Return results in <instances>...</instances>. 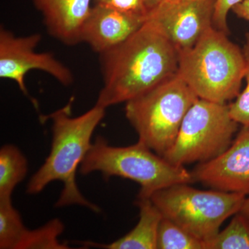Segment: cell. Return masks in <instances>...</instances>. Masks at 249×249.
Returning a JSON list of instances; mask_svg holds the SVG:
<instances>
[{"instance_id":"cell-17","label":"cell","mask_w":249,"mask_h":249,"mask_svg":"<svg viewBox=\"0 0 249 249\" xmlns=\"http://www.w3.org/2000/svg\"><path fill=\"white\" fill-rule=\"evenodd\" d=\"M26 229L11 199H0V249H17Z\"/></svg>"},{"instance_id":"cell-14","label":"cell","mask_w":249,"mask_h":249,"mask_svg":"<svg viewBox=\"0 0 249 249\" xmlns=\"http://www.w3.org/2000/svg\"><path fill=\"white\" fill-rule=\"evenodd\" d=\"M28 171L25 156L16 145L8 144L0 150V199H11L16 187Z\"/></svg>"},{"instance_id":"cell-15","label":"cell","mask_w":249,"mask_h":249,"mask_svg":"<svg viewBox=\"0 0 249 249\" xmlns=\"http://www.w3.org/2000/svg\"><path fill=\"white\" fill-rule=\"evenodd\" d=\"M206 249H249V214H234L230 224L206 242Z\"/></svg>"},{"instance_id":"cell-3","label":"cell","mask_w":249,"mask_h":249,"mask_svg":"<svg viewBox=\"0 0 249 249\" xmlns=\"http://www.w3.org/2000/svg\"><path fill=\"white\" fill-rule=\"evenodd\" d=\"M243 50L214 27L191 48L180 51L178 74L200 99L227 103L241 92Z\"/></svg>"},{"instance_id":"cell-9","label":"cell","mask_w":249,"mask_h":249,"mask_svg":"<svg viewBox=\"0 0 249 249\" xmlns=\"http://www.w3.org/2000/svg\"><path fill=\"white\" fill-rule=\"evenodd\" d=\"M216 0H166L148 13L146 22L178 52L191 48L213 27Z\"/></svg>"},{"instance_id":"cell-12","label":"cell","mask_w":249,"mask_h":249,"mask_svg":"<svg viewBox=\"0 0 249 249\" xmlns=\"http://www.w3.org/2000/svg\"><path fill=\"white\" fill-rule=\"evenodd\" d=\"M93 0H32L52 37L67 46L81 42L83 25Z\"/></svg>"},{"instance_id":"cell-1","label":"cell","mask_w":249,"mask_h":249,"mask_svg":"<svg viewBox=\"0 0 249 249\" xmlns=\"http://www.w3.org/2000/svg\"><path fill=\"white\" fill-rule=\"evenodd\" d=\"M103 87L96 104L105 108L127 101L178 73L179 52L150 23L101 54Z\"/></svg>"},{"instance_id":"cell-21","label":"cell","mask_w":249,"mask_h":249,"mask_svg":"<svg viewBox=\"0 0 249 249\" xmlns=\"http://www.w3.org/2000/svg\"><path fill=\"white\" fill-rule=\"evenodd\" d=\"M242 0H216L213 14V27L229 34L227 17L229 11Z\"/></svg>"},{"instance_id":"cell-2","label":"cell","mask_w":249,"mask_h":249,"mask_svg":"<svg viewBox=\"0 0 249 249\" xmlns=\"http://www.w3.org/2000/svg\"><path fill=\"white\" fill-rule=\"evenodd\" d=\"M72 101L48 116L52 122V142L50 153L45 163L28 183L27 193L36 195L53 181L63 184L58 208L79 205L99 213L96 205L85 199L76 183L79 169L91 146V137L106 115V108L96 104L82 115L71 116Z\"/></svg>"},{"instance_id":"cell-22","label":"cell","mask_w":249,"mask_h":249,"mask_svg":"<svg viewBox=\"0 0 249 249\" xmlns=\"http://www.w3.org/2000/svg\"><path fill=\"white\" fill-rule=\"evenodd\" d=\"M232 11L237 18L249 22V0H242L232 8Z\"/></svg>"},{"instance_id":"cell-4","label":"cell","mask_w":249,"mask_h":249,"mask_svg":"<svg viewBox=\"0 0 249 249\" xmlns=\"http://www.w3.org/2000/svg\"><path fill=\"white\" fill-rule=\"evenodd\" d=\"M94 172H100L106 179L119 177L138 183L139 199H150L156 192L173 185L194 182L186 167L173 164L142 142L112 146L101 136L92 142L79 168L83 175Z\"/></svg>"},{"instance_id":"cell-19","label":"cell","mask_w":249,"mask_h":249,"mask_svg":"<svg viewBox=\"0 0 249 249\" xmlns=\"http://www.w3.org/2000/svg\"><path fill=\"white\" fill-rule=\"evenodd\" d=\"M242 50L246 63V86L235 98V101L229 105L232 119L242 126H249V32L246 34L245 45Z\"/></svg>"},{"instance_id":"cell-7","label":"cell","mask_w":249,"mask_h":249,"mask_svg":"<svg viewBox=\"0 0 249 249\" xmlns=\"http://www.w3.org/2000/svg\"><path fill=\"white\" fill-rule=\"evenodd\" d=\"M239 124L229 105L199 99L188 110L173 146L163 157L186 166L214 160L231 145Z\"/></svg>"},{"instance_id":"cell-13","label":"cell","mask_w":249,"mask_h":249,"mask_svg":"<svg viewBox=\"0 0 249 249\" xmlns=\"http://www.w3.org/2000/svg\"><path fill=\"white\" fill-rule=\"evenodd\" d=\"M139 219L136 227L119 240L109 244L84 241L79 243L85 247L106 249H156L159 228L163 215L150 199H137Z\"/></svg>"},{"instance_id":"cell-8","label":"cell","mask_w":249,"mask_h":249,"mask_svg":"<svg viewBox=\"0 0 249 249\" xmlns=\"http://www.w3.org/2000/svg\"><path fill=\"white\" fill-rule=\"evenodd\" d=\"M41 39L39 34L18 37L2 26L0 28V77L16 82L26 96L29 93L25 78L31 70L45 72L65 86L74 80L70 69L53 54L36 52Z\"/></svg>"},{"instance_id":"cell-6","label":"cell","mask_w":249,"mask_h":249,"mask_svg":"<svg viewBox=\"0 0 249 249\" xmlns=\"http://www.w3.org/2000/svg\"><path fill=\"white\" fill-rule=\"evenodd\" d=\"M178 183L156 192L150 200L163 217L204 242L213 239L223 223L240 211L247 196L242 193L202 191Z\"/></svg>"},{"instance_id":"cell-5","label":"cell","mask_w":249,"mask_h":249,"mask_svg":"<svg viewBox=\"0 0 249 249\" xmlns=\"http://www.w3.org/2000/svg\"><path fill=\"white\" fill-rule=\"evenodd\" d=\"M199 99L178 73L125 103V116L139 142L163 157L173 146L183 119Z\"/></svg>"},{"instance_id":"cell-11","label":"cell","mask_w":249,"mask_h":249,"mask_svg":"<svg viewBox=\"0 0 249 249\" xmlns=\"http://www.w3.org/2000/svg\"><path fill=\"white\" fill-rule=\"evenodd\" d=\"M145 21L144 16L94 4L82 29L81 42L101 55L127 40Z\"/></svg>"},{"instance_id":"cell-24","label":"cell","mask_w":249,"mask_h":249,"mask_svg":"<svg viewBox=\"0 0 249 249\" xmlns=\"http://www.w3.org/2000/svg\"><path fill=\"white\" fill-rule=\"evenodd\" d=\"M240 211L245 213L249 214V194L247 196L246 198L245 203H244L243 206H242V209Z\"/></svg>"},{"instance_id":"cell-20","label":"cell","mask_w":249,"mask_h":249,"mask_svg":"<svg viewBox=\"0 0 249 249\" xmlns=\"http://www.w3.org/2000/svg\"><path fill=\"white\" fill-rule=\"evenodd\" d=\"M93 1L96 5L147 17V11L144 0H93Z\"/></svg>"},{"instance_id":"cell-10","label":"cell","mask_w":249,"mask_h":249,"mask_svg":"<svg viewBox=\"0 0 249 249\" xmlns=\"http://www.w3.org/2000/svg\"><path fill=\"white\" fill-rule=\"evenodd\" d=\"M194 182L217 191L249 194V126H242L231 145L191 172Z\"/></svg>"},{"instance_id":"cell-23","label":"cell","mask_w":249,"mask_h":249,"mask_svg":"<svg viewBox=\"0 0 249 249\" xmlns=\"http://www.w3.org/2000/svg\"><path fill=\"white\" fill-rule=\"evenodd\" d=\"M144 1H145V6H146L147 14H148L149 12L156 9L157 6H160L166 0H144Z\"/></svg>"},{"instance_id":"cell-16","label":"cell","mask_w":249,"mask_h":249,"mask_svg":"<svg viewBox=\"0 0 249 249\" xmlns=\"http://www.w3.org/2000/svg\"><path fill=\"white\" fill-rule=\"evenodd\" d=\"M65 226L59 219H53L35 230L26 229L16 249H68L58 237L64 231Z\"/></svg>"},{"instance_id":"cell-18","label":"cell","mask_w":249,"mask_h":249,"mask_svg":"<svg viewBox=\"0 0 249 249\" xmlns=\"http://www.w3.org/2000/svg\"><path fill=\"white\" fill-rule=\"evenodd\" d=\"M157 249H206V247L204 242L163 217L159 228Z\"/></svg>"}]
</instances>
